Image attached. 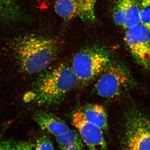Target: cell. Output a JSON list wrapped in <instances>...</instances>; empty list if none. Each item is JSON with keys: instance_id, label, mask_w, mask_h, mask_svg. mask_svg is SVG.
<instances>
[{"instance_id": "13", "label": "cell", "mask_w": 150, "mask_h": 150, "mask_svg": "<svg viewBox=\"0 0 150 150\" xmlns=\"http://www.w3.org/2000/svg\"><path fill=\"white\" fill-rule=\"evenodd\" d=\"M81 141L82 139L79 132L75 130H70L66 134L56 137V141L60 150L64 149Z\"/></svg>"}, {"instance_id": "9", "label": "cell", "mask_w": 150, "mask_h": 150, "mask_svg": "<svg viewBox=\"0 0 150 150\" xmlns=\"http://www.w3.org/2000/svg\"><path fill=\"white\" fill-rule=\"evenodd\" d=\"M112 17L117 25L126 29L139 24V0H117Z\"/></svg>"}, {"instance_id": "3", "label": "cell", "mask_w": 150, "mask_h": 150, "mask_svg": "<svg viewBox=\"0 0 150 150\" xmlns=\"http://www.w3.org/2000/svg\"><path fill=\"white\" fill-rule=\"evenodd\" d=\"M98 76L95 89L103 98L113 99L139 87L129 68L116 60H111Z\"/></svg>"}, {"instance_id": "15", "label": "cell", "mask_w": 150, "mask_h": 150, "mask_svg": "<svg viewBox=\"0 0 150 150\" xmlns=\"http://www.w3.org/2000/svg\"><path fill=\"white\" fill-rule=\"evenodd\" d=\"M35 150H54L50 138L46 135L39 137L36 142Z\"/></svg>"}, {"instance_id": "11", "label": "cell", "mask_w": 150, "mask_h": 150, "mask_svg": "<svg viewBox=\"0 0 150 150\" xmlns=\"http://www.w3.org/2000/svg\"><path fill=\"white\" fill-rule=\"evenodd\" d=\"M80 110L86 121L101 129L102 131H107V114L102 105L90 103L86 105Z\"/></svg>"}, {"instance_id": "5", "label": "cell", "mask_w": 150, "mask_h": 150, "mask_svg": "<svg viewBox=\"0 0 150 150\" xmlns=\"http://www.w3.org/2000/svg\"><path fill=\"white\" fill-rule=\"evenodd\" d=\"M125 150H150V118L135 105L125 112Z\"/></svg>"}, {"instance_id": "7", "label": "cell", "mask_w": 150, "mask_h": 150, "mask_svg": "<svg viewBox=\"0 0 150 150\" xmlns=\"http://www.w3.org/2000/svg\"><path fill=\"white\" fill-rule=\"evenodd\" d=\"M97 0H57L54 5L56 13L65 20L78 18L84 21H93Z\"/></svg>"}, {"instance_id": "12", "label": "cell", "mask_w": 150, "mask_h": 150, "mask_svg": "<svg viewBox=\"0 0 150 150\" xmlns=\"http://www.w3.org/2000/svg\"><path fill=\"white\" fill-rule=\"evenodd\" d=\"M22 11L15 0H0V20L14 23L20 20Z\"/></svg>"}, {"instance_id": "2", "label": "cell", "mask_w": 150, "mask_h": 150, "mask_svg": "<svg viewBox=\"0 0 150 150\" xmlns=\"http://www.w3.org/2000/svg\"><path fill=\"white\" fill-rule=\"evenodd\" d=\"M17 64L29 74L41 73L54 62L59 50L55 40L34 35L17 38L13 46Z\"/></svg>"}, {"instance_id": "14", "label": "cell", "mask_w": 150, "mask_h": 150, "mask_svg": "<svg viewBox=\"0 0 150 150\" xmlns=\"http://www.w3.org/2000/svg\"><path fill=\"white\" fill-rule=\"evenodd\" d=\"M140 23L150 31V0H139Z\"/></svg>"}, {"instance_id": "6", "label": "cell", "mask_w": 150, "mask_h": 150, "mask_svg": "<svg viewBox=\"0 0 150 150\" xmlns=\"http://www.w3.org/2000/svg\"><path fill=\"white\" fill-rule=\"evenodd\" d=\"M124 40L134 60L150 72V31L139 23L126 29Z\"/></svg>"}, {"instance_id": "10", "label": "cell", "mask_w": 150, "mask_h": 150, "mask_svg": "<svg viewBox=\"0 0 150 150\" xmlns=\"http://www.w3.org/2000/svg\"><path fill=\"white\" fill-rule=\"evenodd\" d=\"M34 121L43 131L58 137L70 131L69 126L62 118L46 111H37L33 114Z\"/></svg>"}, {"instance_id": "17", "label": "cell", "mask_w": 150, "mask_h": 150, "mask_svg": "<svg viewBox=\"0 0 150 150\" xmlns=\"http://www.w3.org/2000/svg\"><path fill=\"white\" fill-rule=\"evenodd\" d=\"M12 148L10 141L3 140L0 138V150H12Z\"/></svg>"}, {"instance_id": "16", "label": "cell", "mask_w": 150, "mask_h": 150, "mask_svg": "<svg viewBox=\"0 0 150 150\" xmlns=\"http://www.w3.org/2000/svg\"><path fill=\"white\" fill-rule=\"evenodd\" d=\"M33 146L30 142H22L13 147L12 150H32Z\"/></svg>"}, {"instance_id": "8", "label": "cell", "mask_w": 150, "mask_h": 150, "mask_svg": "<svg viewBox=\"0 0 150 150\" xmlns=\"http://www.w3.org/2000/svg\"><path fill=\"white\" fill-rule=\"evenodd\" d=\"M71 120L89 150H107L102 130L86 121L80 110L73 112Z\"/></svg>"}, {"instance_id": "4", "label": "cell", "mask_w": 150, "mask_h": 150, "mask_svg": "<svg viewBox=\"0 0 150 150\" xmlns=\"http://www.w3.org/2000/svg\"><path fill=\"white\" fill-rule=\"evenodd\" d=\"M110 52L106 48L93 46L84 48L73 57L71 67L82 86H87L100 75L111 62Z\"/></svg>"}, {"instance_id": "1", "label": "cell", "mask_w": 150, "mask_h": 150, "mask_svg": "<svg viewBox=\"0 0 150 150\" xmlns=\"http://www.w3.org/2000/svg\"><path fill=\"white\" fill-rule=\"evenodd\" d=\"M78 84V78L71 66L65 63L59 64L41 73L24 100L40 105L57 103Z\"/></svg>"}, {"instance_id": "18", "label": "cell", "mask_w": 150, "mask_h": 150, "mask_svg": "<svg viewBox=\"0 0 150 150\" xmlns=\"http://www.w3.org/2000/svg\"><path fill=\"white\" fill-rule=\"evenodd\" d=\"M62 150H84L82 141L77 142L71 146Z\"/></svg>"}]
</instances>
